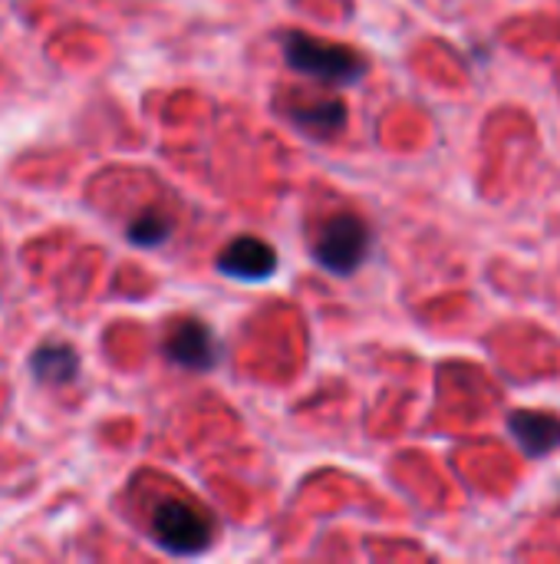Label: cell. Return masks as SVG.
I'll return each instance as SVG.
<instances>
[{
	"label": "cell",
	"instance_id": "cell-1",
	"mask_svg": "<svg viewBox=\"0 0 560 564\" xmlns=\"http://www.w3.org/2000/svg\"><path fill=\"white\" fill-rule=\"evenodd\" d=\"M284 59L290 69L333 86H353L366 76V59L353 46L314 40L307 33L284 36Z\"/></svg>",
	"mask_w": 560,
	"mask_h": 564
},
{
	"label": "cell",
	"instance_id": "cell-2",
	"mask_svg": "<svg viewBox=\"0 0 560 564\" xmlns=\"http://www.w3.org/2000/svg\"><path fill=\"white\" fill-rule=\"evenodd\" d=\"M370 245L373 235L363 225V218L356 215H333L323 228L320 238L314 245V258L323 271L330 274H353L366 258H370Z\"/></svg>",
	"mask_w": 560,
	"mask_h": 564
},
{
	"label": "cell",
	"instance_id": "cell-3",
	"mask_svg": "<svg viewBox=\"0 0 560 564\" xmlns=\"http://www.w3.org/2000/svg\"><path fill=\"white\" fill-rule=\"evenodd\" d=\"M152 539L175 558H195L211 545V522L195 506L168 499L152 516Z\"/></svg>",
	"mask_w": 560,
	"mask_h": 564
},
{
	"label": "cell",
	"instance_id": "cell-4",
	"mask_svg": "<svg viewBox=\"0 0 560 564\" xmlns=\"http://www.w3.org/2000/svg\"><path fill=\"white\" fill-rule=\"evenodd\" d=\"M218 271L224 278H234V281H248V284H261L267 278L277 274V251L264 241V238H254V235H241L234 241H228V248L218 254Z\"/></svg>",
	"mask_w": 560,
	"mask_h": 564
},
{
	"label": "cell",
	"instance_id": "cell-5",
	"mask_svg": "<svg viewBox=\"0 0 560 564\" xmlns=\"http://www.w3.org/2000/svg\"><path fill=\"white\" fill-rule=\"evenodd\" d=\"M165 357L182 367V370H195L205 373L215 367L218 360V344L215 334L201 324V321H182L168 337H165Z\"/></svg>",
	"mask_w": 560,
	"mask_h": 564
},
{
	"label": "cell",
	"instance_id": "cell-6",
	"mask_svg": "<svg viewBox=\"0 0 560 564\" xmlns=\"http://www.w3.org/2000/svg\"><path fill=\"white\" fill-rule=\"evenodd\" d=\"M508 433L528 459H541L560 449V420L538 410H518L508 416Z\"/></svg>",
	"mask_w": 560,
	"mask_h": 564
},
{
	"label": "cell",
	"instance_id": "cell-7",
	"mask_svg": "<svg viewBox=\"0 0 560 564\" xmlns=\"http://www.w3.org/2000/svg\"><path fill=\"white\" fill-rule=\"evenodd\" d=\"M290 119L304 132L320 135V139H330V135H337L347 126V106H343V99H320V102H310V106L294 109Z\"/></svg>",
	"mask_w": 560,
	"mask_h": 564
},
{
	"label": "cell",
	"instance_id": "cell-8",
	"mask_svg": "<svg viewBox=\"0 0 560 564\" xmlns=\"http://www.w3.org/2000/svg\"><path fill=\"white\" fill-rule=\"evenodd\" d=\"M30 370L43 383H69L79 373V357L66 344H46L33 354Z\"/></svg>",
	"mask_w": 560,
	"mask_h": 564
},
{
	"label": "cell",
	"instance_id": "cell-9",
	"mask_svg": "<svg viewBox=\"0 0 560 564\" xmlns=\"http://www.w3.org/2000/svg\"><path fill=\"white\" fill-rule=\"evenodd\" d=\"M168 231H172V221L162 215V212H142L132 225H129V241L132 245H139V248H155V245H162L165 238H168Z\"/></svg>",
	"mask_w": 560,
	"mask_h": 564
}]
</instances>
